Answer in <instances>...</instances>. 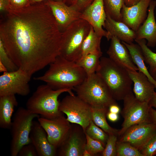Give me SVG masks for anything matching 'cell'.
<instances>
[{"mask_svg": "<svg viewBox=\"0 0 156 156\" xmlns=\"http://www.w3.org/2000/svg\"><path fill=\"white\" fill-rule=\"evenodd\" d=\"M72 90L70 89L55 90L46 84L40 85L27 101L26 108L46 118L58 117L62 114L59 110L58 97L65 92L74 94Z\"/></svg>", "mask_w": 156, "mask_h": 156, "instance_id": "4", "label": "cell"}, {"mask_svg": "<svg viewBox=\"0 0 156 156\" xmlns=\"http://www.w3.org/2000/svg\"><path fill=\"white\" fill-rule=\"evenodd\" d=\"M156 6V1L152 0L149 5L146 19L135 32V40L146 39L147 46L152 47L156 45V22L154 14Z\"/></svg>", "mask_w": 156, "mask_h": 156, "instance_id": "20", "label": "cell"}, {"mask_svg": "<svg viewBox=\"0 0 156 156\" xmlns=\"http://www.w3.org/2000/svg\"><path fill=\"white\" fill-rule=\"evenodd\" d=\"M0 71L1 72L4 73L8 72V70L5 66L0 62Z\"/></svg>", "mask_w": 156, "mask_h": 156, "instance_id": "44", "label": "cell"}, {"mask_svg": "<svg viewBox=\"0 0 156 156\" xmlns=\"http://www.w3.org/2000/svg\"><path fill=\"white\" fill-rule=\"evenodd\" d=\"M8 9L21 8L30 5L29 0H8Z\"/></svg>", "mask_w": 156, "mask_h": 156, "instance_id": "36", "label": "cell"}, {"mask_svg": "<svg viewBox=\"0 0 156 156\" xmlns=\"http://www.w3.org/2000/svg\"><path fill=\"white\" fill-rule=\"evenodd\" d=\"M102 55L101 51L89 53L81 57L75 63L83 69L87 76L89 75L96 73Z\"/></svg>", "mask_w": 156, "mask_h": 156, "instance_id": "25", "label": "cell"}, {"mask_svg": "<svg viewBox=\"0 0 156 156\" xmlns=\"http://www.w3.org/2000/svg\"><path fill=\"white\" fill-rule=\"evenodd\" d=\"M152 76L156 80V71L152 75Z\"/></svg>", "mask_w": 156, "mask_h": 156, "instance_id": "46", "label": "cell"}, {"mask_svg": "<svg viewBox=\"0 0 156 156\" xmlns=\"http://www.w3.org/2000/svg\"><path fill=\"white\" fill-rule=\"evenodd\" d=\"M148 103L151 107L156 109V92H155L154 93Z\"/></svg>", "mask_w": 156, "mask_h": 156, "instance_id": "41", "label": "cell"}, {"mask_svg": "<svg viewBox=\"0 0 156 156\" xmlns=\"http://www.w3.org/2000/svg\"><path fill=\"white\" fill-rule=\"evenodd\" d=\"M38 121L46 131L49 143L57 149L65 142L70 132L72 125L63 114L49 119L39 117Z\"/></svg>", "mask_w": 156, "mask_h": 156, "instance_id": "11", "label": "cell"}, {"mask_svg": "<svg viewBox=\"0 0 156 156\" xmlns=\"http://www.w3.org/2000/svg\"><path fill=\"white\" fill-rule=\"evenodd\" d=\"M103 3L106 15L116 21L122 22L121 11L124 0H103Z\"/></svg>", "mask_w": 156, "mask_h": 156, "instance_id": "27", "label": "cell"}, {"mask_svg": "<svg viewBox=\"0 0 156 156\" xmlns=\"http://www.w3.org/2000/svg\"><path fill=\"white\" fill-rule=\"evenodd\" d=\"M109 111L111 112L118 114L121 112L120 107L117 103L110 105L108 108Z\"/></svg>", "mask_w": 156, "mask_h": 156, "instance_id": "38", "label": "cell"}, {"mask_svg": "<svg viewBox=\"0 0 156 156\" xmlns=\"http://www.w3.org/2000/svg\"><path fill=\"white\" fill-rule=\"evenodd\" d=\"M110 40V46L107 51L109 57L128 70L138 71L126 47L116 37H112Z\"/></svg>", "mask_w": 156, "mask_h": 156, "instance_id": "17", "label": "cell"}, {"mask_svg": "<svg viewBox=\"0 0 156 156\" xmlns=\"http://www.w3.org/2000/svg\"><path fill=\"white\" fill-rule=\"evenodd\" d=\"M85 132L92 138L100 142L105 147L109 135L95 125L92 120Z\"/></svg>", "mask_w": 156, "mask_h": 156, "instance_id": "29", "label": "cell"}, {"mask_svg": "<svg viewBox=\"0 0 156 156\" xmlns=\"http://www.w3.org/2000/svg\"><path fill=\"white\" fill-rule=\"evenodd\" d=\"M156 133V125L152 123L136 124L128 128L118 140L126 142L140 151Z\"/></svg>", "mask_w": 156, "mask_h": 156, "instance_id": "13", "label": "cell"}, {"mask_svg": "<svg viewBox=\"0 0 156 156\" xmlns=\"http://www.w3.org/2000/svg\"><path fill=\"white\" fill-rule=\"evenodd\" d=\"M140 0H124V4L127 6H132L137 3Z\"/></svg>", "mask_w": 156, "mask_h": 156, "instance_id": "42", "label": "cell"}, {"mask_svg": "<svg viewBox=\"0 0 156 156\" xmlns=\"http://www.w3.org/2000/svg\"><path fill=\"white\" fill-rule=\"evenodd\" d=\"M73 90L79 97L91 107L108 108L117 103L106 83L96 73L87 76Z\"/></svg>", "mask_w": 156, "mask_h": 156, "instance_id": "5", "label": "cell"}, {"mask_svg": "<svg viewBox=\"0 0 156 156\" xmlns=\"http://www.w3.org/2000/svg\"><path fill=\"white\" fill-rule=\"evenodd\" d=\"M30 138L38 156L57 155V148L49 143L46 131L38 121H33Z\"/></svg>", "mask_w": 156, "mask_h": 156, "instance_id": "18", "label": "cell"}, {"mask_svg": "<svg viewBox=\"0 0 156 156\" xmlns=\"http://www.w3.org/2000/svg\"><path fill=\"white\" fill-rule=\"evenodd\" d=\"M86 143L85 149L88 150L92 156L101 153L105 148L102 144L100 142L92 138L86 134Z\"/></svg>", "mask_w": 156, "mask_h": 156, "instance_id": "33", "label": "cell"}, {"mask_svg": "<svg viewBox=\"0 0 156 156\" xmlns=\"http://www.w3.org/2000/svg\"><path fill=\"white\" fill-rule=\"evenodd\" d=\"M153 0H140L131 6L123 5L121 10V21L136 31L146 19L147 11Z\"/></svg>", "mask_w": 156, "mask_h": 156, "instance_id": "16", "label": "cell"}, {"mask_svg": "<svg viewBox=\"0 0 156 156\" xmlns=\"http://www.w3.org/2000/svg\"><path fill=\"white\" fill-rule=\"evenodd\" d=\"M104 27L107 33L108 41L115 36L122 42L130 44L135 39V31L123 22L116 21L107 15Z\"/></svg>", "mask_w": 156, "mask_h": 156, "instance_id": "21", "label": "cell"}, {"mask_svg": "<svg viewBox=\"0 0 156 156\" xmlns=\"http://www.w3.org/2000/svg\"><path fill=\"white\" fill-rule=\"evenodd\" d=\"M106 17L103 0H94L81 12L80 18L88 22L98 36L107 38V32L103 28L104 26Z\"/></svg>", "mask_w": 156, "mask_h": 156, "instance_id": "15", "label": "cell"}, {"mask_svg": "<svg viewBox=\"0 0 156 156\" xmlns=\"http://www.w3.org/2000/svg\"><path fill=\"white\" fill-rule=\"evenodd\" d=\"M18 156H37L38 155L34 146L30 143L22 146L20 150Z\"/></svg>", "mask_w": 156, "mask_h": 156, "instance_id": "35", "label": "cell"}, {"mask_svg": "<svg viewBox=\"0 0 156 156\" xmlns=\"http://www.w3.org/2000/svg\"><path fill=\"white\" fill-rule=\"evenodd\" d=\"M72 125L69 134L63 143L57 149L59 156H83L85 149L86 138L85 133L79 125Z\"/></svg>", "mask_w": 156, "mask_h": 156, "instance_id": "12", "label": "cell"}, {"mask_svg": "<svg viewBox=\"0 0 156 156\" xmlns=\"http://www.w3.org/2000/svg\"><path fill=\"white\" fill-rule=\"evenodd\" d=\"M102 37L96 34L91 26L82 45L81 57L89 53L101 51V43Z\"/></svg>", "mask_w": 156, "mask_h": 156, "instance_id": "26", "label": "cell"}, {"mask_svg": "<svg viewBox=\"0 0 156 156\" xmlns=\"http://www.w3.org/2000/svg\"><path fill=\"white\" fill-rule=\"evenodd\" d=\"M118 136L109 135L104 149L101 153L103 156H117L116 142Z\"/></svg>", "mask_w": 156, "mask_h": 156, "instance_id": "32", "label": "cell"}, {"mask_svg": "<svg viewBox=\"0 0 156 156\" xmlns=\"http://www.w3.org/2000/svg\"><path fill=\"white\" fill-rule=\"evenodd\" d=\"M5 12L0 40L19 68L32 76L55 60L62 32L46 1Z\"/></svg>", "mask_w": 156, "mask_h": 156, "instance_id": "1", "label": "cell"}, {"mask_svg": "<svg viewBox=\"0 0 156 156\" xmlns=\"http://www.w3.org/2000/svg\"><path fill=\"white\" fill-rule=\"evenodd\" d=\"M143 156H152L156 153V133L150 139L140 151Z\"/></svg>", "mask_w": 156, "mask_h": 156, "instance_id": "34", "label": "cell"}, {"mask_svg": "<svg viewBox=\"0 0 156 156\" xmlns=\"http://www.w3.org/2000/svg\"><path fill=\"white\" fill-rule=\"evenodd\" d=\"M8 0H0V11L1 12H6L8 9Z\"/></svg>", "mask_w": 156, "mask_h": 156, "instance_id": "40", "label": "cell"}, {"mask_svg": "<svg viewBox=\"0 0 156 156\" xmlns=\"http://www.w3.org/2000/svg\"><path fill=\"white\" fill-rule=\"evenodd\" d=\"M149 116L151 122L156 125V110L152 107L150 109Z\"/></svg>", "mask_w": 156, "mask_h": 156, "instance_id": "39", "label": "cell"}, {"mask_svg": "<svg viewBox=\"0 0 156 156\" xmlns=\"http://www.w3.org/2000/svg\"><path fill=\"white\" fill-rule=\"evenodd\" d=\"M123 101V107L120 112L124 120L118 133V137L131 126L151 123L149 116L151 107L148 102L139 101L133 92L127 96Z\"/></svg>", "mask_w": 156, "mask_h": 156, "instance_id": "8", "label": "cell"}, {"mask_svg": "<svg viewBox=\"0 0 156 156\" xmlns=\"http://www.w3.org/2000/svg\"><path fill=\"white\" fill-rule=\"evenodd\" d=\"M135 41L141 49L144 61L149 66V71L152 75L156 71V53L148 47L145 39H135Z\"/></svg>", "mask_w": 156, "mask_h": 156, "instance_id": "28", "label": "cell"}, {"mask_svg": "<svg viewBox=\"0 0 156 156\" xmlns=\"http://www.w3.org/2000/svg\"><path fill=\"white\" fill-rule=\"evenodd\" d=\"M91 26L87 21L81 18L69 26L62 33L59 55L75 62L80 59L83 42Z\"/></svg>", "mask_w": 156, "mask_h": 156, "instance_id": "6", "label": "cell"}, {"mask_svg": "<svg viewBox=\"0 0 156 156\" xmlns=\"http://www.w3.org/2000/svg\"><path fill=\"white\" fill-rule=\"evenodd\" d=\"M0 62L5 66L8 71H15L19 68L8 54L1 40H0Z\"/></svg>", "mask_w": 156, "mask_h": 156, "instance_id": "31", "label": "cell"}, {"mask_svg": "<svg viewBox=\"0 0 156 156\" xmlns=\"http://www.w3.org/2000/svg\"><path fill=\"white\" fill-rule=\"evenodd\" d=\"M50 0H29L30 4H32L35 3L41 2H42ZM55 1H60L62 0H53Z\"/></svg>", "mask_w": 156, "mask_h": 156, "instance_id": "43", "label": "cell"}, {"mask_svg": "<svg viewBox=\"0 0 156 156\" xmlns=\"http://www.w3.org/2000/svg\"><path fill=\"white\" fill-rule=\"evenodd\" d=\"M128 71L133 83V90L135 97L141 102H148L155 92V86L141 72Z\"/></svg>", "mask_w": 156, "mask_h": 156, "instance_id": "19", "label": "cell"}, {"mask_svg": "<svg viewBox=\"0 0 156 156\" xmlns=\"http://www.w3.org/2000/svg\"><path fill=\"white\" fill-rule=\"evenodd\" d=\"M32 75L20 68L3 73L0 76V96L17 94L27 95Z\"/></svg>", "mask_w": 156, "mask_h": 156, "instance_id": "10", "label": "cell"}, {"mask_svg": "<svg viewBox=\"0 0 156 156\" xmlns=\"http://www.w3.org/2000/svg\"><path fill=\"white\" fill-rule=\"evenodd\" d=\"M92 119L94 124L109 135L118 136L119 129L113 128L108 123L106 117L108 108L91 107Z\"/></svg>", "mask_w": 156, "mask_h": 156, "instance_id": "24", "label": "cell"}, {"mask_svg": "<svg viewBox=\"0 0 156 156\" xmlns=\"http://www.w3.org/2000/svg\"><path fill=\"white\" fill-rule=\"evenodd\" d=\"M49 65L48 69L44 74L34 79L44 82L55 90H73L87 77L83 69L75 62L69 61L60 55Z\"/></svg>", "mask_w": 156, "mask_h": 156, "instance_id": "2", "label": "cell"}, {"mask_svg": "<svg viewBox=\"0 0 156 156\" xmlns=\"http://www.w3.org/2000/svg\"><path fill=\"white\" fill-rule=\"evenodd\" d=\"M46 2L62 33L71 24L80 18L81 12L63 1L50 0Z\"/></svg>", "mask_w": 156, "mask_h": 156, "instance_id": "14", "label": "cell"}, {"mask_svg": "<svg viewBox=\"0 0 156 156\" xmlns=\"http://www.w3.org/2000/svg\"><path fill=\"white\" fill-rule=\"evenodd\" d=\"M117 156H143L140 152L130 143L117 140Z\"/></svg>", "mask_w": 156, "mask_h": 156, "instance_id": "30", "label": "cell"}, {"mask_svg": "<svg viewBox=\"0 0 156 156\" xmlns=\"http://www.w3.org/2000/svg\"><path fill=\"white\" fill-rule=\"evenodd\" d=\"M39 115L33 113L26 108L19 107L14 114L10 129L12 139L10 153L17 156L23 146L31 143L30 134L34 119Z\"/></svg>", "mask_w": 156, "mask_h": 156, "instance_id": "7", "label": "cell"}, {"mask_svg": "<svg viewBox=\"0 0 156 156\" xmlns=\"http://www.w3.org/2000/svg\"><path fill=\"white\" fill-rule=\"evenodd\" d=\"M107 117L110 121L112 122H115L117 121L119 118L118 114L111 112L109 111L107 114Z\"/></svg>", "mask_w": 156, "mask_h": 156, "instance_id": "37", "label": "cell"}, {"mask_svg": "<svg viewBox=\"0 0 156 156\" xmlns=\"http://www.w3.org/2000/svg\"><path fill=\"white\" fill-rule=\"evenodd\" d=\"M83 156H92V155L88 150L85 149L83 152Z\"/></svg>", "mask_w": 156, "mask_h": 156, "instance_id": "45", "label": "cell"}, {"mask_svg": "<svg viewBox=\"0 0 156 156\" xmlns=\"http://www.w3.org/2000/svg\"><path fill=\"white\" fill-rule=\"evenodd\" d=\"M155 155H156V153H155Z\"/></svg>", "mask_w": 156, "mask_h": 156, "instance_id": "47", "label": "cell"}, {"mask_svg": "<svg viewBox=\"0 0 156 156\" xmlns=\"http://www.w3.org/2000/svg\"><path fill=\"white\" fill-rule=\"evenodd\" d=\"M59 110L70 122L79 125L84 132L92 120L91 107L74 94L59 101Z\"/></svg>", "mask_w": 156, "mask_h": 156, "instance_id": "9", "label": "cell"}, {"mask_svg": "<svg viewBox=\"0 0 156 156\" xmlns=\"http://www.w3.org/2000/svg\"><path fill=\"white\" fill-rule=\"evenodd\" d=\"M128 49L138 71L144 74L155 86L156 89V80L153 78L145 64L144 56L140 46L133 42L128 44L122 42Z\"/></svg>", "mask_w": 156, "mask_h": 156, "instance_id": "23", "label": "cell"}, {"mask_svg": "<svg viewBox=\"0 0 156 156\" xmlns=\"http://www.w3.org/2000/svg\"><path fill=\"white\" fill-rule=\"evenodd\" d=\"M108 87L116 101L123 100L132 92L133 82L128 70L109 57H102L96 72Z\"/></svg>", "mask_w": 156, "mask_h": 156, "instance_id": "3", "label": "cell"}, {"mask_svg": "<svg viewBox=\"0 0 156 156\" xmlns=\"http://www.w3.org/2000/svg\"><path fill=\"white\" fill-rule=\"evenodd\" d=\"M18 105L15 95L0 96V127L10 129L14 107Z\"/></svg>", "mask_w": 156, "mask_h": 156, "instance_id": "22", "label": "cell"}]
</instances>
